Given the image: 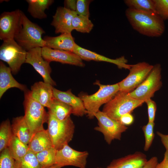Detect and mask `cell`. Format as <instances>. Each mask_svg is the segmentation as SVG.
<instances>
[{
  "instance_id": "cell-43",
  "label": "cell",
  "mask_w": 168,
  "mask_h": 168,
  "mask_svg": "<svg viewBox=\"0 0 168 168\" xmlns=\"http://www.w3.org/2000/svg\"><path fill=\"white\" fill-rule=\"evenodd\" d=\"M96 168H101V167H96Z\"/></svg>"
},
{
  "instance_id": "cell-15",
  "label": "cell",
  "mask_w": 168,
  "mask_h": 168,
  "mask_svg": "<svg viewBox=\"0 0 168 168\" xmlns=\"http://www.w3.org/2000/svg\"><path fill=\"white\" fill-rule=\"evenodd\" d=\"M76 12L64 7H58L51 25L55 28L56 34L71 33L73 30L72 22Z\"/></svg>"
},
{
  "instance_id": "cell-18",
  "label": "cell",
  "mask_w": 168,
  "mask_h": 168,
  "mask_svg": "<svg viewBox=\"0 0 168 168\" xmlns=\"http://www.w3.org/2000/svg\"><path fill=\"white\" fill-rule=\"evenodd\" d=\"M53 91L55 99L65 103L72 108L73 115L82 117L87 114V111L83 101L79 97L74 95L71 89L64 91L53 87Z\"/></svg>"
},
{
  "instance_id": "cell-35",
  "label": "cell",
  "mask_w": 168,
  "mask_h": 168,
  "mask_svg": "<svg viewBox=\"0 0 168 168\" xmlns=\"http://www.w3.org/2000/svg\"><path fill=\"white\" fill-rule=\"evenodd\" d=\"M91 0H77L75 12L77 15L89 17V6Z\"/></svg>"
},
{
  "instance_id": "cell-7",
  "label": "cell",
  "mask_w": 168,
  "mask_h": 168,
  "mask_svg": "<svg viewBox=\"0 0 168 168\" xmlns=\"http://www.w3.org/2000/svg\"><path fill=\"white\" fill-rule=\"evenodd\" d=\"M161 71L160 64L155 65L146 79L136 89L128 93V95L144 102L151 99L162 86Z\"/></svg>"
},
{
  "instance_id": "cell-42",
  "label": "cell",
  "mask_w": 168,
  "mask_h": 168,
  "mask_svg": "<svg viewBox=\"0 0 168 168\" xmlns=\"http://www.w3.org/2000/svg\"><path fill=\"white\" fill-rule=\"evenodd\" d=\"M61 167H62V166L60 165L55 164L50 166L44 168H61Z\"/></svg>"
},
{
  "instance_id": "cell-3",
  "label": "cell",
  "mask_w": 168,
  "mask_h": 168,
  "mask_svg": "<svg viewBox=\"0 0 168 168\" xmlns=\"http://www.w3.org/2000/svg\"><path fill=\"white\" fill-rule=\"evenodd\" d=\"M48 113L47 130L51 139L53 147L58 150L72 140L75 125L70 117L64 120H60L50 113Z\"/></svg>"
},
{
  "instance_id": "cell-2",
  "label": "cell",
  "mask_w": 168,
  "mask_h": 168,
  "mask_svg": "<svg viewBox=\"0 0 168 168\" xmlns=\"http://www.w3.org/2000/svg\"><path fill=\"white\" fill-rule=\"evenodd\" d=\"M96 84L99 86V90L91 95L85 93L80 94L79 97L83 102L87 111V115L90 119L95 117V115L99 110L100 107L110 101L119 91L118 83L113 85H104L99 81Z\"/></svg>"
},
{
  "instance_id": "cell-33",
  "label": "cell",
  "mask_w": 168,
  "mask_h": 168,
  "mask_svg": "<svg viewBox=\"0 0 168 168\" xmlns=\"http://www.w3.org/2000/svg\"><path fill=\"white\" fill-rule=\"evenodd\" d=\"M15 161L10 154L8 147L1 152L0 168H15Z\"/></svg>"
},
{
  "instance_id": "cell-38",
  "label": "cell",
  "mask_w": 168,
  "mask_h": 168,
  "mask_svg": "<svg viewBox=\"0 0 168 168\" xmlns=\"http://www.w3.org/2000/svg\"><path fill=\"white\" fill-rule=\"evenodd\" d=\"M158 163L157 157L154 156L147 160L142 168H156Z\"/></svg>"
},
{
  "instance_id": "cell-4",
  "label": "cell",
  "mask_w": 168,
  "mask_h": 168,
  "mask_svg": "<svg viewBox=\"0 0 168 168\" xmlns=\"http://www.w3.org/2000/svg\"><path fill=\"white\" fill-rule=\"evenodd\" d=\"M24 92V117L33 136L37 132L44 129L43 124L47 122L48 113L44 107L32 97L30 90L27 89Z\"/></svg>"
},
{
  "instance_id": "cell-22",
  "label": "cell",
  "mask_w": 168,
  "mask_h": 168,
  "mask_svg": "<svg viewBox=\"0 0 168 168\" xmlns=\"http://www.w3.org/2000/svg\"><path fill=\"white\" fill-rule=\"evenodd\" d=\"M28 145L29 150L35 154L53 147L48 131L44 129L33 135Z\"/></svg>"
},
{
  "instance_id": "cell-8",
  "label": "cell",
  "mask_w": 168,
  "mask_h": 168,
  "mask_svg": "<svg viewBox=\"0 0 168 168\" xmlns=\"http://www.w3.org/2000/svg\"><path fill=\"white\" fill-rule=\"evenodd\" d=\"M27 51L14 39L3 41L0 47V59L6 62L12 72L16 74L25 63Z\"/></svg>"
},
{
  "instance_id": "cell-21",
  "label": "cell",
  "mask_w": 168,
  "mask_h": 168,
  "mask_svg": "<svg viewBox=\"0 0 168 168\" xmlns=\"http://www.w3.org/2000/svg\"><path fill=\"white\" fill-rule=\"evenodd\" d=\"M10 68L2 61L0 62V98L9 89L16 88L24 92L27 89L26 86L18 82L13 77Z\"/></svg>"
},
{
  "instance_id": "cell-41",
  "label": "cell",
  "mask_w": 168,
  "mask_h": 168,
  "mask_svg": "<svg viewBox=\"0 0 168 168\" xmlns=\"http://www.w3.org/2000/svg\"><path fill=\"white\" fill-rule=\"evenodd\" d=\"M77 0H66L64 1V7L75 12Z\"/></svg>"
},
{
  "instance_id": "cell-29",
  "label": "cell",
  "mask_w": 168,
  "mask_h": 168,
  "mask_svg": "<svg viewBox=\"0 0 168 168\" xmlns=\"http://www.w3.org/2000/svg\"><path fill=\"white\" fill-rule=\"evenodd\" d=\"M93 26L94 25L88 16L76 15L72 22V30L82 33H89Z\"/></svg>"
},
{
  "instance_id": "cell-1",
  "label": "cell",
  "mask_w": 168,
  "mask_h": 168,
  "mask_svg": "<svg viewBox=\"0 0 168 168\" xmlns=\"http://www.w3.org/2000/svg\"><path fill=\"white\" fill-rule=\"evenodd\" d=\"M126 16L133 28L139 33L151 37L161 36L165 30L164 21L157 14L128 8Z\"/></svg>"
},
{
  "instance_id": "cell-13",
  "label": "cell",
  "mask_w": 168,
  "mask_h": 168,
  "mask_svg": "<svg viewBox=\"0 0 168 168\" xmlns=\"http://www.w3.org/2000/svg\"><path fill=\"white\" fill-rule=\"evenodd\" d=\"M26 63L31 65L42 77L44 82L53 86L55 82L50 76L52 72L50 62L45 60L42 55V48L36 47L27 51Z\"/></svg>"
},
{
  "instance_id": "cell-10",
  "label": "cell",
  "mask_w": 168,
  "mask_h": 168,
  "mask_svg": "<svg viewBox=\"0 0 168 168\" xmlns=\"http://www.w3.org/2000/svg\"><path fill=\"white\" fill-rule=\"evenodd\" d=\"M19 9L4 12L0 16V39L5 41L15 40L22 27V13Z\"/></svg>"
},
{
  "instance_id": "cell-40",
  "label": "cell",
  "mask_w": 168,
  "mask_h": 168,
  "mask_svg": "<svg viewBox=\"0 0 168 168\" xmlns=\"http://www.w3.org/2000/svg\"><path fill=\"white\" fill-rule=\"evenodd\" d=\"M156 133L160 138L161 142L166 148V151L168 152V134H164L159 131H157Z\"/></svg>"
},
{
  "instance_id": "cell-24",
  "label": "cell",
  "mask_w": 168,
  "mask_h": 168,
  "mask_svg": "<svg viewBox=\"0 0 168 168\" xmlns=\"http://www.w3.org/2000/svg\"><path fill=\"white\" fill-rule=\"evenodd\" d=\"M28 3V12L33 18L42 19L47 15L45 11L54 3L53 0H26Z\"/></svg>"
},
{
  "instance_id": "cell-30",
  "label": "cell",
  "mask_w": 168,
  "mask_h": 168,
  "mask_svg": "<svg viewBox=\"0 0 168 168\" xmlns=\"http://www.w3.org/2000/svg\"><path fill=\"white\" fill-rule=\"evenodd\" d=\"M13 135L12 125L8 119L2 122L0 126V152L8 147Z\"/></svg>"
},
{
  "instance_id": "cell-34",
  "label": "cell",
  "mask_w": 168,
  "mask_h": 168,
  "mask_svg": "<svg viewBox=\"0 0 168 168\" xmlns=\"http://www.w3.org/2000/svg\"><path fill=\"white\" fill-rule=\"evenodd\" d=\"M157 14L164 21L168 19V0H154Z\"/></svg>"
},
{
  "instance_id": "cell-9",
  "label": "cell",
  "mask_w": 168,
  "mask_h": 168,
  "mask_svg": "<svg viewBox=\"0 0 168 168\" xmlns=\"http://www.w3.org/2000/svg\"><path fill=\"white\" fill-rule=\"evenodd\" d=\"M98 120V126L94 129L103 135L104 139L110 144L115 140H120L122 133L128 128L119 121L112 119L102 111L99 110L95 115Z\"/></svg>"
},
{
  "instance_id": "cell-19",
  "label": "cell",
  "mask_w": 168,
  "mask_h": 168,
  "mask_svg": "<svg viewBox=\"0 0 168 168\" xmlns=\"http://www.w3.org/2000/svg\"><path fill=\"white\" fill-rule=\"evenodd\" d=\"M147 160L144 154L136 152L133 154L113 160L106 168H142Z\"/></svg>"
},
{
  "instance_id": "cell-12",
  "label": "cell",
  "mask_w": 168,
  "mask_h": 168,
  "mask_svg": "<svg viewBox=\"0 0 168 168\" xmlns=\"http://www.w3.org/2000/svg\"><path fill=\"white\" fill-rule=\"evenodd\" d=\"M89 153L86 151H79L70 147L68 144L57 150L56 164L62 167L68 166L86 168Z\"/></svg>"
},
{
  "instance_id": "cell-26",
  "label": "cell",
  "mask_w": 168,
  "mask_h": 168,
  "mask_svg": "<svg viewBox=\"0 0 168 168\" xmlns=\"http://www.w3.org/2000/svg\"><path fill=\"white\" fill-rule=\"evenodd\" d=\"M8 148L11 155L15 160L23 157L29 151L28 145L13 135L9 142Z\"/></svg>"
},
{
  "instance_id": "cell-17",
  "label": "cell",
  "mask_w": 168,
  "mask_h": 168,
  "mask_svg": "<svg viewBox=\"0 0 168 168\" xmlns=\"http://www.w3.org/2000/svg\"><path fill=\"white\" fill-rule=\"evenodd\" d=\"M53 87L44 82H37L31 86L30 94L34 100L49 109L54 99Z\"/></svg>"
},
{
  "instance_id": "cell-23",
  "label": "cell",
  "mask_w": 168,
  "mask_h": 168,
  "mask_svg": "<svg viewBox=\"0 0 168 168\" xmlns=\"http://www.w3.org/2000/svg\"><path fill=\"white\" fill-rule=\"evenodd\" d=\"M11 125L13 135L24 143L28 145L32 136L24 116H18L14 118Z\"/></svg>"
},
{
  "instance_id": "cell-6",
  "label": "cell",
  "mask_w": 168,
  "mask_h": 168,
  "mask_svg": "<svg viewBox=\"0 0 168 168\" xmlns=\"http://www.w3.org/2000/svg\"><path fill=\"white\" fill-rule=\"evenodd\" d=\"M128 93L119 91L105 105L102 111L110 118L119 121L122 115L131 113L144 102L130 96Z\"/></svg>"
},
{
  "instance_id": "cell-36",
  "label": "cell",
  "mask_w": 168,
  "mask_h": 168,
  "mask_svg": "<svg viewBox=\"0 0 168 168\" xmlns=\"http://www.w3.org/2000/svg\"><path fill=\"white\" fill-rule=\"evenodd\" d=\"M147 106L148 122H154L156 105V102L151 99L145 101Z\"/></svg>"
},
{
  "instance_id": "cell-32",
  "label": "cell",
  "mask_w": 168,
  "mask_h": 168,
  "mask_svg": "<svg viewBox=\"0 0 168 168\" xmlns=\"http://www.w3.org/2000/svg\"><path fill=\"white\" fill-rule=\"evenodd\" d=\"M154 122H148L146 125L143 126L142 128L145 138L144 150L145 151L148 150L152 145L154 138L155 134L154 133Z\"/></svg>"
},
{
  "instance_id": "cell-37",
  "label": "cell",
  "mask_w": 168,
  "mask_h": 168,
  "mask_svg": "<svg viewBox=\"0 0 168 168\" xmlns=\"http://www.w3.org/2000/svg\"><path fill=\"white\" fill-rule=\"evenodd\" d=\"M134 121V118L130 113H128L122 115L120 118L119 121L126 126L131 124Z\"/></svg>"
},
{
  "instance_id": "cell-27",
  "label": "cell",
  "mask_w": 168,
  "mask_h": 168,
  "mask_svg": "<svg viewBox=\"0 0 168 168\" xmlns=\"http://www.w3.org/2000/svg\"><path fill=\"white\" fill-rule=\"evenodd\" d=\"M128 8L136 10L157 13L154 0H125Z\"/></svg>"
},
{
  "instance_id": "cell-5",
  "label": "cell",
  "mask_w": 168,
  "mask_h": 168,
  "mask_svg": "<svg viewBox=\"0 0 168 168\" xmlns=\"http://www.w3.org/2000/svg\"><path fill=\"white\" fill-rule=\"evenodd\" d=\"M45 33L42 28L31 21L23 12L22 27L15 40L28 51L36 47H45V43L42 37Z\"/></svg>"
},
{
  "instance_id": "cell-11",
  "label": "cell",
  "mask_w": 168,
  "mask_h": 168,
  "mask_svg": "<svg viewBox=\"0 0 168 168\" xmlns=\"http://www.w3.org/2000/svg\"><path fill=\"white\" fill-rule=\"evenodd\" d=\"M153 67L145 62L132 65L128 75L118 83L119 91L128 93L133 91L146 79Z\"/></svg>"
},
{
  "instance_id": "cell-39",
  "label": "cell",
  "mask_w": 168,
  "mask_h": 168,
  "mask_svg": "<svg viewBox=\"0 0 168 168\" xmlns=\"http://www.w3.org/2000/svg\"><path fill=\"white\" fill-rule=\"evenodd\" d=\"M156 168H168V152L166 151L163 160L158 163Z\"/></svg>"
},
{
  "instance_id": "cell-16",
  "label": "cell",
  "mask_w": 168,
  "mask_h": 168,
  "mask_svg": "<svg viewBox=\"0 0 168 168\" xmlns=\"http://www.w3.org/2000/svg\"><path fill=\"white\" fill-rule=\"evenodd\" d=\"M73 52L79 56L82 60L87 61L93 60L104 61L113 63L119 68H124L129 70L132 65L128 64L127 60L124 56L115 59L109 58L95 52L83 48L76 44Z\"/></svg>"
},
{
  "instance_id": "cell-28",
  "label": "cell",
  "mask_w": 168,
  "mask_h": 168,
  "mask_svg": "<svg viewBox=\"0 0 168 168\" xmlns=\"http://www.w3.org/2000/svg\"><path fill=\"white\" fill-rule=\"evenodd\" d=\"M56 151L55 148L52 147L35 154L42 168L49 167L56 164Z\"/></svg>"
},
{
  "instance_id": "cell-20",
  "label": "cell",
  "mask_w": 168,
  "mask_h": 168,
  "mask_svg": "<svg viewBox=\"0 0 168 168\" xmlns=\"http://www.w3.org/2000/svg\"><path fill=\"white\" fill-rule=\"evenodd\" d=\"M45 47L52 49L73 52L76 44L71 33H63L56 36H45Z\"/></svg>"
},
{
  "instance_id": "cell-31",
  "label": "cell",
  "mask_w": 168,
  "mask_h": 168,
  "mask_svg": "<svg viewBox=\"0 0 168 168\" xmlns=\"http://www.w3.org/2000/svg\"><path fill=\"white\" fill-rule=\"evenodd\" d=\"M15 168H42L35 154L29 150L23 157L15 160Z\"/></svg>"
},
{
  "instance_id": "cell-14",
  "label": "cell",
  "mask_w": 168,
  "mask_h": 168,
  "mask_svg": "<svg viewBox=\"0 0 168 168\" xmlns=\"http://www.w3.org/2000/svg\"><path fill=\"white\" fill-rule=\"evenodd\" d=\"M42 55L45 60L50 63L56 62L81 67L85 65L81 58L72 52L44 47L42 48Z\"/></svg>"
},
{
  "instance_id": "cell-25",
  "label": "cell",
  "mask_w": 168,
  "mask_h": 168,
  "mask_svg": "<svg viewBox=\"0 0 168 168\" xmlns=\"http://www.w3.org/2000/svg\"><path fill=\"white\" fill-rule=\"evenodd\" d=\"M48 109V112L60 120L67 119L70 117V115L73 113L71 107L55 98Z\"/></svg>"
}]
</instances>
